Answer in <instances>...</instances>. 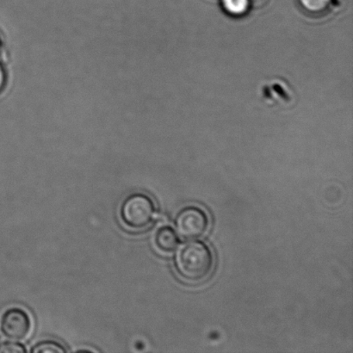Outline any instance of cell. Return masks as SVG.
<instances>
[{
  "mask_svg": "<svg viewBox=\"0 0 353 353\" xmlns=\"http://www.w3.org/2000/svg\"><path fill=\"white\" fill-rule=\"evenodd\" d=\"M214 265L213 252L202 241H190L183 245L175 258L176 272L190 283H199L209 278Z\"/></svg>",
  "mask_w": 353,
  "mask_h": 353,
  "instance_id": "1",
  "label": "cell"
},
{
  "mask_svg": "<svg viewBox=\"0 0 353 353\" xmlns=\"http://www.w3.org/2000/svg\"><path fill=\"white\" fill-rule=\"evenodd\" d=\"M157 216L154 200L147 194L134 192L121 203L119 216L123 224L131 230L140 231L150 226Z\"/></svg>",
  "mask_w": 353,
  "mask_h": 353,
  "instance_id": "2",
  "label": "cell"
},
{
  "mask_svg": "<svg viewBox=\"0 0 353 353\" xmlns=\"http://www.w3.org/2000/svg\"><path fill=\"white\" fill-rule=\"evenodd\" d=\"M174 226L179 236L193 241L202 238L209 230L210 218L202 208L189 205L176 213Z\"/></svg>",
  "mask_w": 353,
  "mask_h": 353,
  "instance_id": "3",
  "label": "cell"
},
{
  "mask_svg": "<svg viewBox=\"0 0 353 353\" xmlns=\"http://www.w3.org/2000/svg\"><path fill=\"white\" fill-rule=\"evenodd\" d=\"M32 330V320L26 310L19 307H10L0 319V332L9 341H22Z\"/></svg>",
  "mask_w": 353,
  "mask_h": 353,
  "instance_id": "4",
  "label": "cell"
},
{
  "mask_svg": "<svg viewBox=\"0 0 353 353\" xmlns=\"http://www.w3.org/2000/svg\"><path fill=\"white\" fill-rule=\"evenodd\" d=\"M154 243L157 250L162 254H171L178 250L180 239L174 228L164 225L155 231Z\"/></svg>",
  "mask_w": 353,
  "mask_h": 353,
  "instance_id": "5",
  "label": "cell"
},
{
  "mask_svg": "<svg viewBox=\"0 0 353 353\" xmlns=\"http://www.w3.org/2000/svg\"><path fill=\"white\" fill-rule=\"evenodd\" d=\"M334 0H299L300 6L307 12L314 15H321L330 9Z\"/></svg>",
  "mask_w": 353,
  "mask_h": 353,
  "instance_id": "6",
  "label": "cell"
},
{
  "mask_svg": "<svg viewBox=\"0 0 353 353\" xmlns=\"http://www.w3.org/2000/svg\"><path fill=\"white\" fill-rule=\"evenodd\" d=\"M225 12L232 16H242L250 9L249 0H221Z\"/></svg>",
  "mask_w": 353,
  "mask_h": 353,
  "instance_id": "7",
  "label": "cell"
},
{
  "mask_svg": "<svg viewBox=\"0 0 353 353\" xmlns=\"http://www.w3.org/2000/svg\"><path fill=\"white\" fill-rule=\"evenodd\" d=\"M31 353H65L67 348L63 345L57 341H41L34 344L31 347Z\"/></svg>",
  "mask_w": 353,
  "mask_h": 353,
  "instance_id": "8",
  "label": "cell"
},
{
  "mask_svg": "<svg viewBox=\"0 0 353 353\" xmlns=\"http://www.w3.org/2000/svg\"><path fill=\"white\" fill-rule=\"evenodd\" d=\"M26 345L19 341H6L0 343V353H26Z\"/></svg>",
  "mask_w": 353,
  "mask_h": 353,
  "instance_id": "9",
  "label": "cell"
},
{
  "mask_svg": "<svg viewBox=\"0 0 353 353\" xmlns=\"http://www.w3.org/2000/svg\"><path fill=\"white\" fill-rule=\"evenodd\" d=\"M6 81V72L5 70H3L2 65H0V92H1L3 91V88H5Z\"/></svg>",
  "mask_w": 353,
  "mask_h": 353,
  "instance_id": "10",
  "label": "cell"
},
{
  "mask_svg": "<svg viewBox=\"0 0 353 353\" xmlns=\"http://www.w3.org/2000/svg\"><path fill=\"white\" fill-rule=\"evenodd\" d=\"M268 0H249V3H250L251 7H255V8H258V7H261L264 6Z\"/></svg>",
  "mask_w": 353,
  "mask_h": 353,
  "instance_id": "11",
  "label": "cell"
},
{
  "mask_svg": "<svg viewBox=\"0 0 353 353\" xmlns=\"http://www.w3.org/2000/svg\"><path fill=\"white\" fill-rule=\"evenodd\" d=\"M0 50H1V40H0Z\"/></svg>",
  "mask_w": 353,
  "mask_h": 353,
  "instance_id": "12",
  "label": "cell"
}]
</instances>
